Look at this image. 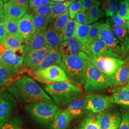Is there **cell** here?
<instances>
[{
    "label": "cell",
    "instance_id": "e575fe53",
    "mask_svg": "<svg viewBox=\"0 0 129 129\" xmlns=\"http://www.w3.org/2000/svg\"><path fill=\"white\" fill-rule=\"evenodd\" d=\"M80 129H101L98 122L97 115L89 114L82 122Z\"/></svg>",
    "mask_w": 129,
    "mask_h": 129
},
{
    "label": "cell",
    "instance_id": "60d3db41",
    "mask_svg": "<svg viewBox=\"0 0 129 129\" xmlns=\"http://www.w3.org/2000/svg\"><path fill=\"white\" fill-rule=\"evenodd\" d=\"M13 75L9 69L0 65V86H5Z\"/></svg>",
    "mask_w": 129,
    "mask_h": 129
},
{
    "label": "cell",
    "instance_id": "f35d334b",
    "mask_svg": "<svg viewBox=\"0 0 129 129\" xmlns=\"http://www.w3.org/2000/svg\"><path fill=\"white\" fill-rule=\"evenodd\" d=\"M116 14L126 20L129 21V8L127 0H124L121 2Z\"/></svg>",
    "mask_w": 129,
    "mask_h": 129
},
{
    "label": "cell",
    "instance_id": "836d02e7",
    "mask_svg": "<svg viewBox=\"0 0 129 129\" xmlns=\"http://www.w3.org/2000/svg\"><path fill=\"white\" fill-rule=\"evenodd\" d=\"M69 20V12L68 10H67L64 14L55 19L53 24V27L57 32L62 33Z\"/></svg>",
    "mask_w": 129,
    "mask_h": 129
},
{
    "label": "cell",
    "instance_id": "7c38bea8",
    "mask_svg": "<svg viewBox=\"0 0 129 129\" xmlns=\"http://www.w3.org/2000/svg\"><path fill=\"white\" fill-rule=\"evenodd\" d=\"M83 52L87 55L91 56H111L121 59L100 38L86 44L84 46Z\"/></svg>",
    "mask_w": 129,
    "mask_h": 129
},
{
    "label": "cell",
    "instance_id": "8d00e7d4",
    "mask_svg": "<svg viewBox=\"0 0 129 129\" xmlns=\"http://www.w3.org/2000/svg\"><path fill=\"white\" fill-rule=\"evenodd\" d=\"M85 1V0H78L70 5L68 11L71 19H74L77 14L80 11L82 4Z\"/></svg>",
    "mask_w": 129,
    "mask_h": 129
},
{
    "label": "cell",
    "instance_id": "30bf717a",
    "mask_svg": "<svg viewBox=\"0 0 129 129\" xmlns=\"http://www.w3.org/2000/svg\"><path fill=\"white\" fill-rule=\"evenodd\" d=\"M86 99L89 111L93 113H100L105 111L114 103L112 96L89 94L86 95Z\"/></svg>",
    "mask_w": 129,
    "mask_h": 129
},
{
    "label": "cell",
    "instance_id": "f6af8a7d",
    "mask_svg": "<svg viewBox=\"0 0 129 129\" xmlns=\"http://www.w3.org/2000/svg\"><path fill=\"white\" fill-rule=\"evenodd\" d=\"M101 3L98 0H87L83 3L80 11L86 12L93 5H100Z\"/></svg>",
    "mask_w": 129,
    "mask_h": 129
},
{
    "label": "cell",
    "instance_id": "83f0119b",
    "mask_svg": "<svg viewBox=\"0 0 129 129\" xmlns=\"http://www.w3.org/2000/svg\"><path fill=\"white\" fill-rule=\"evenodd\" d=\"M91 25L81 24L78 22L75 38L84 46L88 41V36Z\"/></svg>",
    "mask_w": 129,
    "mask_h": 129
},
{
    "label": "cell",
    "instance_id": "f546056e",
    "mask_svg": "<svg viewBox=\"0 0 129 129\" xmlns=\"http://www.w3.org/2000/svg\"><path fill=\"white\" fill-rule=\"evenodd\" d=\"M78 22L76 20L69 19L62 32V42L75 37Z\"/></svg>",
    "mask_w": 129,
    "mask_h": 129
},
{
    "label": "cell",
    "instance_id": "4dcf8cb0",
    "mask_svg": "<svg viewBox=\"0 0 129 129\" xmlns=\"http://www.w3.org/2000/svg\"><path fill=\"white\" fill-rule=\"evenodd\" d=\"M33 27L35 34L42 29L47 28L48 23L51 22L50 20L47 17H44L37 15H33Z\"/></svg>",
    "mask_w": 129,
    "mask_h": 129
},
{
    "label": "cell",
    "instance_id": "277c9868",
    "mask_svg": "<svg viewBox=\"0 0 129 129\" xmlns=\"http://www.w3.org/2000/svg\"><path fill=\"white\" fill-rule=\"evenodd\" d=\"M25 110L34 120L50 129L61 111L53 101H43L27 104L25 106Z\"/></svg>",
    "mask_w": 129,
    "mask_h": 129
},
{
    "label": "cell",
    "instance_id": "52a82bcc",
    "mask_svg": "<svg viewBox=\"0 0 129 129\" xmlns=\"http://www.w3.org/2000/svg\"><path fill=\"white\" fill-rule=\"evenodd\" d=\"M86 59L105 74L111 83L117 70L124 62L121 59L111 56H95L86 54Z\"/></svg>",
    "mask_w": 129,
    "mask_h": 129
},
{
    "label": "cell",
    "instance_id": "4316f807",
    "mask_svg": "<svg viewBox=\"0 0 129 129\" xmlns=\"http://www.w3.org/2000/svg\"><path fill=\"white\" fill-rule=\"evenodd\" d=\"M111 27L116 37L129 50V37L127 35V30L125 28L114 24H111Z\"/></svg>",
    "mask_w": 129,
    "mask_h": 129
},
{
    "label": "cell",
    "instance_id": "5bb4252c",
    "mask_svg": "<svg viewBox=\"0 0 129 129\" xmlns=\"http://www.w3.org/2000/svg\"><path fill=\"white\" fill-rule=\"evenodd\" d=\"M97 119L101 129H119L121 119L118 111L102 113L97 115Z\"/></svg>",
    "mask_w": 129,
    "mask_h": 129
},
{
    "label": "cell",
    "instance_id": "44dd1931",
    "mask_svg": "<svg viewBox=\"0 0 129 129\" xmlns=\"http://www.w3.org/2000/svg\"><path fill=\"white\" fill-rule=\"evenodd\" d=\"M63 36L61 33L57 32L51 24L46 30L45 34V43L53 48L59 50V47L62 42Z\"/></svg>",
    "mask_w": 129,
    "mask_h": 129
},
{
    "label": "cell",
    "instance_id": "94428289",
    "mask_svg": "<svg viewBox=\"0 0 129 129\" xmlns=\"http://www.w3.org/2000/svg\"><path fill=\"white\" fill-rule=\"evenodd\" d=\"M120 1H122V0H120Z\"/></svg>",
    "mask_w": 129,
    "mask_h": 129
},
{
    "label": "cell",
    "instance_id": "91938a15",
    "mask_svg": "<svg viewBox=\"0 0 129 129\" xmlns=\"http://www.w3.org/2000/svg\"><path fill=\"white\" fill-rule=\"evenodd\" d=\"M28 1L30 2V1H32V0H28Z\"/></svg>",
    "mask_w": 129,
    "mask_h": 129
},
{
    "label": "cell",
    "instance_id": "1f68e13d",
    "mask_svg": "<svg viewBox=\"0 0 129 129\" xmlns=\"http://www.w3.org/2000/svg\"><path fill=\"white\" fill-rule=\"evenodd\" d=\"M4 23L8 36H21L19 30L18 20L6 18Z\"/></svg>",
    "mask_w": 129,
    "mask_h": 129
},
{
    "label": "cell",
    "instance_id": "d4e9b609",
    "mask_svg": "<svg viewBox=\"0 0 129 129\" xmlns=\"http://www.w3.org/2000/svg\"><path fill=\"white\" fill-rule=\"evenodd\" d=\"M23 37L21 36L9 35L4 40L2 44L8 48L14 49H24Z\"/></svg>",
    "mask_w": 129,
    "mask_h": 129
},
{
    "label": "cell",
    "instance_id": "c3c4849f",
    "mask_svg": "<svg viewBox=\"0 0 129 129\" xmlns=\"http://www.w3.org/2000/svg\"><path fill=\"white\" fill-rule=\"evenodd\" d=\"M8 34L5 28L4 23H0V44H2Z\"/></svg>",
    "mask_w": 129,
    "mask_h": 129
},
{
    "label": "cell",
    "instance_id": "2e32d148",
    "mask_svg": "<svg viewBox=\"0 0 129 129\" xmlns=\"http://www.w3.org/2000/svg\"><path fill=\"white\" fill-rule=\"evenodd\" d=\"M84 46L75 37L62 42L59 47L61 55L68 56H77L83 51Z\"/></svg>",
    "mask_w": 129,
    "mask_h": 129
},
{
    "label": "cell",
    "instance_id": "7402d4cb",
    "mask_svg": "<svg viewBox=\"0 0 129 129\" xmlns=\"http://www.w3.org/2000/svg\"><path fill=\"white\" fill-rule=\"evenodd\" d=\"M112 97L114 103L129 107V85L114 88L112 90Z\"/></svg>",
    "mask_w": 129,
    "mask_h": 129
},
{
    "label": "cell",
    "instance_id": "f1b7e54d",
    "mask_svg": "<svg viewBox=\"0 0 129 129\" xmlns=\"http://www.w3.org/2000/svg\"><path fill=\"white\" fill-rule=\"evenodd\" d=\"M99 5H93L87 12V24L96 22L97 20L104 16V13L100 9Z\"/></svg>",
    "mask_w": 129,
    "mask_h": 129
},
{
    "label": "cell",
    "instance_id": "816d5d0a",
    "mask_svg": "<svg viewBox=\"0 0 129 129\" xmlns=\"http://www.w3.org/2000/svg\"><path fill=\"white\" fill-rule=\"evenodd\" d=\"M3 6H4V4L2 1V0H0V13L3 12Z\"/></svg>",
    "mask_w": 129,
    "mask_h": 129
},
{
    "label": "cell",
    "instance_id": "d590c367",
    "mask_svg": "<svg viewBox=\"0 0 129 129\" xmlns=\"http://www.w3.org/2000/svg\"><path fill=\"white\" fill-rule=\"evenodd\" d=\"M0 129H23V121L18 117H14Z\"/></svg>",
    "mask_w": 129,
    "mask_h": 129
},
{
    "label": "cell",
    "instance_id": "7a4b0ae2",
    "mask_svg": "<svg viewBox=\"0 0 129 129\" xmlns=\"http://www.w3.org/2000/svg\"><path fill=\"white\" fill-rule=\"evenodd\" d=\"M60 64L71 83L75 85H83L86 72V54L81 52L77 56L61 55Z\"/></svg>",
    "mask_w": 129,
    "mask_h": 129
},
{
    "label": "cell",
    "instance_id": "f5cc1de1",
    "mask_svg": "<svg viewBox=\"0 0 129 129\" xmlns=\"http://www.w3.org/2000/svg\"><path fill=\"white\" fill-rule=\"evenodd\" d=\"M51 2H55V3H57V2H62L67 0H50Z\"/></svg>",
    "mask_w": 129,
    "mask_h": 129
},
{
    "label": "cell",
    "instance_id": "6f0895ef",
    "mask_svg": "<svg viewBox=\"0 0 129 129\" xmlns=\"http://www.w3.org/2000/svg\"><path fill=\"white\" fill-rule=\"evenodd\" d=\"M127 3H128V6H129V0H127Z\"/></svg>",
    "mask_w": 129,
    "mask_h": 129
},
{
    "label": "cell",
    "instance_id": "7dc6e473",
    "mask_svg": "<svg viewBox=\"0 0 129 129\" xmlns=\"http://www.w3.org/2000/svg\"><path fill=\"white\" fill-rule=\"evenodd\" d=\"M5 3L7 2H11L14 5L21 6L25 9H27L28 6V0H4Z\"/></svg>",
    "mask_w": 129,
    "mask_h": 129
},
{
    "label": "cell",
    "instance_id": "11a10c76",
    "mask_svg": "<svg viewBox=\"0 0 129 129\" xmlns=\"http://www.w3.org/2000/svg\"><path fill=\"white\" fill-rule=\"evenodd\" d=\"M70 1L72 3H73V2H76V1H78V0H70Z\"/></svg>",
    "mask_w": 129,
    "mask_h": 129
},
{
    "label": "cell",
    "instance_id": "d6a6232c",
    "mask_svg": "<svg viewBox=\"0 0 129 129\" xmlns=\"http://www.w3.org/2000/svg\"><path fill=\"white\" fill-rule=\"evenodd\" d=\"M102 9L105 12L107 17L113 16L117 11L118 8V0H110L103 2Z\"/></svg>",
    "mask_w": 129,
    "mask_h": 129
},
{
    "label": "cell",
    "instance_id": "9a60e30c",
    "mask_svg": "<svg viewBox=\"0 0 129 129\" xmlns=\"http://www.w3.org/2000/svg\"><path fill=\"white\" fill-rule=\"evenodd\" d=\"M124 62L117 70L111 84L112 88L123 87L128 84L129 80V54L125 58Z\"/></svg>",
    "mask_w": 129,
    "mask_h": 129
},
{
    "label": "cell",
    "instance_id": "db71d44e",
    "mask_svg": "<svg viewBox=\"0 0 129 129\" xmlns=\"http://www.w3.org/2000/svg\"><path fill=\"white\" fill-rule=\"evenodd\" d=\"M127 31L129 34V21H128V26H127Z\"/></svg>",
    "mask_w": 129,
    "mask_h": 129
},
{
    "label": "cell",
    "instance_id": "9c48e42d",
    "mask_svg": "<svg viewBox=\"0 0 129 129\" xmlns=\"http://www.w3.org/2000/svg\"><path fill=\"white\" fill-rule=\"evenodd\" d=\"M33 75L38 81L47 84L62 82L71 83L64 70L59 65H53L44 69L34 70Z\"/></svg>",
    "mask_w": 129,
    "mask_h": 129
},
{
    "label": "cell",
    "instance_id": "484cf974",
    "mask_svg": "<svg viewBox=\"0 0 129 129\" xmlns=\"http://www.w3.org/2000/svg\"><path fill=\"white\" fill-rule=\"evenodd\" d=\"M72 3L70 1H69L54 5L50 14H48L47 17L50 20L51 22L52 21L64 14Z\"/></svg>",
    "mask_w": 129,
    "mask_h": 129
},
{
    "label": "cell",
    "instance_id": "6da1fadb",
    "mask_svg": "<svg viewBox=\"0 0 129 129\" xmlns=\"http://www.w3.org/2000/svg\"><path fill=\"white\" fill-rule=\"evenodd\" d=\"M8 92L22 103L31 104L52 101L51 98L34 79L26 76L18 79L8 88Z\"/></svg>",
    "mask_w": 129,
    "mask_h": 129
},
{
    "label": "cell",
    "instance_id": "6125c7cd",
    "mask_svg": "<svg viewBox=\"0 0 129 129\" xmlns=\"http://www.w3.org/2000/svg\"></svg>",
    "mask_w": 129,
    "mask_h": 129
},
{
    "label": "cell",
    "instance_id": "4fadbf2b",
    "mask_svg": "<svg viewBox=\"0 0 129 129\" xmlns=\"http://www.w3.org/2000/svg\"><path fill=\"white\" fill-rule=\"evenodd\" d=\"M52 49V47L46 44L40 49L24 53L23 64L28 67L36 69Z\"/></svg>",
    "mask_w": 129,
    "mask_h": 129
},
{
    "label": "cell",
    "instance_id": "680465c9",
    "mask_svg": "<svg viewBox=\"0 0 129 129\" xmlns=\"http://www.w3.org/2000/svg\"><path fill=\"white\" fill-rule=\"evenodd\" d=\"M128 85H129V81H128Z\"/></svg>",
    "mask_w": 129,
    "mask_h": 129
},
{
    "label": "cell",
    "instance_id": "3957f363",
    "mask_svg": "<svg viewBox=\"0 0 129 129\" xmlns=\"http://www.w3.org/2000/svg\"><path fill=\"white\" fill-rule=\"evenodd\" d=\"M44 88L59 106L73 101L78 98L82 92L79 85L67 82L46 84L44 86Z\"/></svg>",
    "mask_w": 129,
    "mask_h": 129
},
{
    "label": "cell",
    "instance_id": "bcb514c9",
    "mask_svg": "<svg viewBox=\"0 0 129 129\" xmlns=\"http://www.w3.org/2000/svg\"><path fill=\"white\" fill-rule=\"evenodd\" d=\"M76 20L81 24H87V15L86 12L80 11L76 16Z\"/></svg>",
    "mask_w": 129,
    "mask_h": 129
},
{
    "label": "cell",
    "instance_id": "b9f144b4",
    "mask_svg": "<svg viewBox=\"0 0 129 129\" xmlns=\"http://www.w3.org/2000/svg\"><path fill=\"white\" fill-rule=\"evenodd\" d=\"M57 3L50 0H32L29 2V8L33 9L48 5H55Z\"/></svg>",
    "mask_w": 129,
    "mask_h": 129
},
{
    "label": "cell",
    "instance_id": "8fae6325",
    "mask_svg": "<svg viewBox=\"0 0 129 129\" xmlns=\"http://www.w3.org/2000/svg\"><path fill=\"white\" fill-rule=\"evenodd\" d=\"M14 98L5 91L0 96V128L9 120L15 109L16 102Z\"/></svg>",
    "mask_w": 129,
    "mask_h": 129
},
{
    "label": "cell",
    "instance_id": "f907efd6",
    "mask_svg": "<svg viewBox=\"0 0 129 129\" xmlns=\"http://www.w3.org/2000/svg\"><path fill=\"white\" fill-rule=\"evenodd\" d=\"M5 86H0V96L5 92Z\"/></svg>",
    "mask_w": 129,
    "mask_h": 129
},
{
    "label": "cell",
    "instance_id": "cb8c5ba5",
    "mask_svg": "<svg viewBox=\"0 0 129 129\" xmlns=\"http://www.w3.org/2000/svg\"><path fill=\"white\" fill-rule=\"evenodd\" d=\"M72 118L66 110L60 111L50 129H66L69 125Z\"/></svg>",
    "mask_w": 129,
    "mask_h": 129
},
{
    "label": "cell",
    "instance_id": "ab89813d",
    "mask_svg": "<svg viewBox=\"0 0 129 129\" xmlns=\"http://www.w3.org/2000/svg\"><path fill=\"white\" fill-rule=\"evenodd\" d=\"M53 6L54 5H48L40 7L33 8L32 10V14L47 17L48 14H50Z\"/></svg>",
    "mask_w": 129,
    "mask_h": 129
},
{
    "label": "cell",
    "instance_id": "e0dca14e",
    "mask_svg": "<svg viewBox=\"0 0 129 129\" xmlns=\"http://www.w3.org/2000/svg\"><path fill=\"white\" fill-rule=\"evenodd\" d=\"M65 110L69 113L72 119L84 115L89 111L86 97H80L75 99L70 103Z\"/></svg>",
    "mask_w": 129,
    "mask_h": 129
},
{
    "label": "cell",
    "instance_id": "ffe728a7",
    "mask_svg": "<svg viewBox=\"0 0 129 129\" xmlns=\"http://www.w3.org/2000/svg\"><path fill=\"white\" fill-rule=\"evenodd\" d=\"M26 9L14 5L11 2L5 3L3 6V11L6 18L13 20H19L25 14Z\"/></svg>",
    "mask_w": 129,
    "mask_h": 129
},
{
    "label": "cell",
    "instance_id": "ba28073f",
    "mask_svg": "<svg viewBox=\"0 0 129 129\" xmlns=\"http://www.w3.org/2000/svg\"><path fill=\"white\" fill-rule=\"evenodd\" d=\"M98 38L101 39L121 59L124 57L129 52V49L114 36L109 20L107 21L106 23L101 24Z\"/></svg>",
    "mask_w": 129,
    "mask_h": 129
},
{
    "label": "cell",
    "instance_id": "ee69618b",
    "mask_svg": "<svg viewBox=\"0 0 129 129\" xmlns=\"http://www.w3.org/2000/svg\"><path fill=\"white\" fill-rule=\"evenodd\" d=\"M119 129H129V111L122 116Z\"/></svg>",
    "mask_w": 129,
    "mask_h": 129
},
{
    "label": "cell",
    "instance_id": "8992f818",
    "mask_svg": "<svg viewBox=\"0 0 129 129\" xmlns=\"http://www.w3.org/2000/svg\"><path fill=\"white\" fill-rule=\"evenodd\" d=\"M24 49H14L0 44V65L9 69L14 75L23 67Z\"/></svg>",
    "mask_w": 129,
    "mask_h": 129
},
{
    "label": "cell",
    "instance_id": "7bdbcfd3",
    "mask_svg": "<svg viewBox=\"0 0 129 129\" xmlns=\"http://www.w3.org/2000/svg\"><path fill=\"white\" fill-rule=\"evenodd\" d=\"M110 20L111 24H114L120 26L121 27L125 28L127 30V26L129 21L125 20L122 17H120V16L118 15L117 14H116L113 16L111 17Z\"/></svg>",
    "mask_w": 129,
    "mask_h": 129
},
{
    "label": "cell",
    "instance_id": "5b68a950",
    "mask_svg": "<svg viewBox=\"0 0 129 129\" xmlns=\"http://www.w3.org/2000/svg\"><path fill=\"white\" fill-rule=\"evenodd\" d=\"M84 88L90 93L103 92L112 88L110 80L105 74L87 59Z\"/></svg>",
    "mask_w": 129,
    "mask_h": 129
},
{
    "label": "cell",
    "instance_id": "681fc988",
    "mask_svg": "<svg viewBox=\"0 0 129 129\" xmlns=\"http://www.w3.org/2000/svg\"><path fill=\"white\" fill-rule=\"evenodd\" d=\"M6 20V17L4 11L0 13V23H4Z\"/></svg>",
    "mask_w": 129,
    "mask_h": 129
},
{
    "label": "cell",
    "instance_id": "ac0fdd59",
    "mask_svg": "<svg viewBox=\"0 0 129 129\" xmlns=\"http://www.w3.org/2000/svg\"><path fill=\"white\" fill-rule=\"evenodd\" d=\"M32 14H25L18 20V28L21 36L25 40H29L35 34L33 27Z\"/></svg>",
    "mask_w": 129,
    "mask_h": 129
},
{
    "label": "cell",
    "instance_id": "74e56055",
    "mask_svg": "<svg viewBox=\"0 0 129 129\" xmlns=\"http://www.w3.org/2000/svg\"><path fill=\"white\" fill-rule=\"evenodd\" d=\"M101 24V23L99 22H96L91 25L88 33V41L87 43H90L99 38Z\"/></svg>",
    "mask_w": 129,
    "mask_h": 129
},
{
    "label": "cell",
    "instance_id": "9f6ffc18",
    "mask_svg": "<svg viewBox=\"0 0 129 129\" xmlns=\"http://www.w3.org/2000/svg\"><path fill=\"white\" fill-rule=\"evenodd\" d=\"M98 1H99V0H98ZM100 1H102V2H105V1H110V0H100Z\"/></svg>",
    "mask_w": 129,
    "mask_h": 129
},
{
    "label": "cell",
    "instance_id": "d6986e66",
    "mask_svg": "<svg viewBox=\"0 0 129 129\" xmlns=\"http://www.w3.org/2000/svg\"><path fill=\"white\" fill-rule=\"evenodd\" d=\"M47 28L42 29L28 40L25 46L24 53L40 49L46 45L45 34Z\"/></svg>",
    "mask_w": 129,
    "mask_h": 129
},
{
    "label": "cell",
    "instance_id": "603a6c76",
    "mask_svg": "<svg viewBox=\"0 0 129 129\" xmlns=\"http://www.w3.org/2000/svg\"><path fill=\"white\" fill-rule=\"evenodd\" d=\"M61 59V55L59 50L53 48L48 53L37 68L34 70L44 69L53 65L60 66Z\"/></svg>",
    "mask_w": 129,
    "mask_h": 129
}]
</instances>
